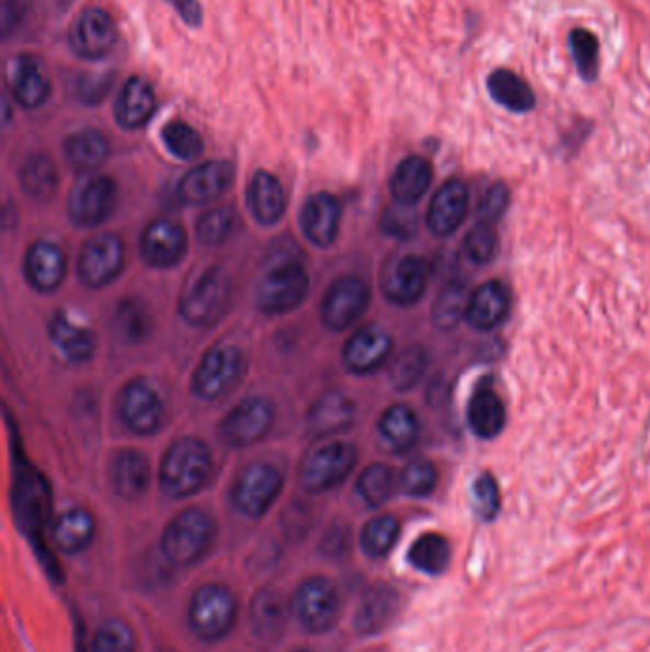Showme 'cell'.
I'll list each match as a JSON object with an SVG mask.
<instances>
[{
  "mask_svg": "<svg viewBox=\"0 0 650 652\" xmlns=\"http://www.w3.org/2000/svg\"><path fill=\"white\" fill-rule=\"evenodd\" d=\"M213 453L205 441L183 437L162 458L159 483L170 499H185L201 491L213 476Z\"/></svg>",
  "mask_w": 650,
  "mask_h": 652,
  "instance_id": "6da1fadb",
  "label": "cell"
},
{
  "mask_svg": "<svg viewBox=\"0 0 650 652\" xmlns=\"http://www.w3.org/2000/svg\"><path fill=\"white\" fill-rule=\"evenodd\" d=\"M216 525L208 513L190 507L175 515L162 535V553L170 563L191 567L213 548Z\"/></svg>",
  "mask_w": 650,
  "mask_h": 652,
  "instance_id": "7a4b0ae2",
  "label": "cell"
},
{
  "mask_svg": "<svg viewBox=\"0 0 650 652\" xmlns=\"http://www.w3.org/2000/svg\"><path fill=\"white\" fill-rule=\"evenodd\" d=\"M309 277L298 262L278 264L263 275L256 290V306L265 316H283L306 300Z\"/></svg>",
  "mask_w": 650,
  "mask_h": 652,
  "instance_id": "3957f363",
  "label": "cell"
},
{
  "mask_svg": "<svg viewBox=\"0 0 650 652\" xmlns=\"http://www.w3.org/2000/svg\"><path fill=\"white\" fill-rule=\"evenodd\" d=\"M237 602L221 584L198 587L190 605L191 630L203 641H219L233 628Z\"/></svg>",
  "mask_w": 650,
  "mask_h": 652,
  "instance_id": "277c9868",
  "label": "cell"
},
{
  "mask_svg": "<svg viewBox=\"0 0 650 652\" xmlns=\"http://www.w3.org/2000/svg\"><path fill=\"white\" fill-rule=\"evenodd\" d=\"M117 201V184L110 176L84 174L69 193L67 213L75 226L95 228L110 218Z\"/></svg>",
  "mask_w": 650,
  "mask_h": 652,
  "instance_id": "5b68a950",
  "label": "cell"
},
{
  "mask_svg": "<svg viewBox=\"0 0 650 652\" xmlns=\"http://www.w3.org/2000/svg\"><path fill=\"white\" fill-rule=\"evenodd\" d=\"M244 374V357L237 345L219 344L206 353L193 376V391L205 401H218L237 388Z\"/></svg>",
  "mask_w": 650,
  "mask_h": 652,
  "instance_id": "8992f818",
  "label": "cell"
},
{
  "mask_svg": "<svg viewBox=\"0 0 650 652\" xmlns=\"http://www.w3.org/2000/svg\"><path fill=\"white\" fill-rule=\"evenodd\" d=\"M357 462V453L350 443H329L315 448L301 464L300 481L307 492H324L344 483Z\"/></svg>",
  "mask_w": 650,
  "mask_h": 652,
  "instance_id": "52a82bcc",
  "label": "cell"
},
{
  "mask_svg": "<svg viewBox=\"0 0 650 652\" xmlns=\"http://www.w3.org/2000/svg\"><path fill=\"white\" fill-rule=\"evenodd\" d=\"M229 300V277L226 270L213 265L197 283L183 294L180 316L191 327H208L218 321Z\"/></svg>",
  "mask_w": 650,
  "mask_h": 652,
  "instance_id": "ba28073f",
  "label": "cell"
},
{
  "mask_svg": "<svg viewBox=\"0 0 650 652\" xmlns=\"http://www.w3.org/2000/svg\"><path fill=\"white\" fill-rule=\"evenodd\" d=\"M275 424V407L265 397H247L235 404L219 424V437L229 447L241 448L263 439Z\"/></svg>",
  "mask_w": 650,
  "mask_h": 652,
  "instance_id": "9c48e42d",
  "label": "cell"
},
{
  "mask_svg": "<svg viewBox=\"0 0 650 652\" xmlns=\"http://www.w3.org/2000/svg\"><path fill=\"white\" fill-rule=\"evenodd\" d=\"M283 489V477L270 464H250L231 489L233 506L247 517H262Z\"/></svg>",
  "mask_w": 650,
  "mask_h": 652,
  "instance_id": "30bf717a",
  "label": "cell"
},
{
  "mask_svg": "<svg viewBox=\"0 0 650 652\" xmlns=\"http://www.w3.org/2000/svg\"><path fill=\"white\" fill-rule=\"evenodd\" d=\"M293 613L298 622L311 633L330 630L337 624L340 613L337 587L322 576L306 580L294 594Z\"/></svg>",
  "mask_w": 650,
  "mask_h": 652,
  "instance_id": "8fae6325",
  "label": "cell"
},
{
  "mask_svg": "<svg viewBox=\"0 0 650 652\" xmlns=\"http://www.w3.org/2000/svg\"><path fill=\"white\" fill-rule=\"evenodd\" d=\"M125 267V244L117 235H95L84 242L79 256V277L90 288H102L117 279Z\"/></svg>",
  "mask_w": 650,
  "mask_h": 652,
  "instance_id": "7c38bea8",
  "label": "cell"
},
{
  "mask_svg": "<svg viewBox=\"0 0 650 652\" xmlns=\"http://www.w3.org/2000/svg\"><path fill=\"white\" fill-rule=\"evenodd\" d=\"M117 23L103 8H88L69 33V46L77 58L100 61L117 46Z\"/></svg>",
  "mask_w": 650,
  "mask_h": 652,
  "instance_id": "4fadbf2b",
  "label": "cell"
},
{
  "mask_svg": "<svg viewBox=\"0 0 650 652\" xmlns=\"http://www.w3.org/2000/svg\"><path fill=\"white\" fill-rule=\"evenodd\" d=\"M368 301L370 290L365 281L358 279L355 275H344L334 281L324 294L321 306L322 323L327 329L337 332L350 329L351 324L357 323L365 313Z\"/></svg>",
  "mask_w": 650,
  "mask_h": 652,
  "instance_id": "5bb4252c",
  "label": "cell"
},
{
  "mask_svg": "<svg viewBox=\"0 0 650 652\" xmlns=\"http://www.w3.org/2000/svg\"><path fill=\"white\" fill-rule=\"evenodd\" d=\"M118 412L123 424L136 435H153L164 424L161 396L147 380L126 384L118 399Z\"/></svg>",
  "mask_w": 650,
  "mask_h": 652,
  "instance_id": "9a60e30c",
  "label": "cell"
},
{
  "mask_svg": "<svg viewBox=\"0 0 650 652\" xmlns=\"http://www.w3.org/2000/svg\"><path fill=\"white\" fill-rule=\"evenodd\" d=\"M430 281L427 260L417 254L395 258L381 275V290L395 306H412L424 296Z\"/></svg>",
  "mask_w": 650,
  "mask_h": 652,
  "instance_id": "2e32d148",
  "label": "cell"
},
{
  "mask_svg": "<svg viewBox=\"0 0 650 652\" xmlns=\"http://www.w3.org/2000/svg\"><path fill=\"white\" fill-rule=\"evenodd\" d=\"M235 169L231 162L208 161L190 170L178 185V195L185 205H208L226 195L233 184Z\"/></svg>",
  "mask_w": 650,
  "mask_h": 652,
  "instance_id": "e0dca14e",
  "label": "cell"
},
{
  "mask_svg": "<svg viewBox=\"0 0 650 652\" xmlns=\"http://www.w3.org/2000/svg\"><path fill=\"white\" fill-rule=\"evenodd\" d=\"M141 256L151 267H174L187 252V235L180 224L155 220L141 235Z\"/></svg>",
  "mask_w": 650,
  "mask_h": 652,
  "instance_id": "ac0fdd59",
  "label": "cell"
},
{
  "mask_svg": "<svg viewBox=\"0 0 650 652\" xmlns=\"http://www.w3.org/2000/svg\"><path fill=\"white\" fill-rule=\"evenodd\" d=\"M394 342L386 330L368 324L355 330L344 347V363L353 374H373L388 361Z\"/></svg>",
  "mask_w": 650,
  "mask_h": 652,
  "instance_id": "d6986e66",
  "label": "cell"
},
{
  "mask_svg": "<svg viewBox=\"0 0 650 652\" xmlns=\"http://www.w3.org/2000/svg\"><path fill=\"white\" fill-rule=\"evenodd\" d=\"M14 512L18 523L30 535H38L44 521L48 519V487L35 469L18 473L14 484Z\"/></svg>",
  "mask_w": 650,
  "mask_h": 652,
  "instance_id": "ffe728a7",
  "label": "cell"
},
{
  "mask_svg": "<svg viewBox=\"0 0 650 652\" xmlns=\"http://www.w3.org/2000/svg\"><path fill=\"white\" fill-rule=\"evenodd\" d=\"M469 191L460 180H448L433 195L427 208V228L435 237H448L468 214Z\"/></svg>",
  "mask_w": 650,
  "mask_h": 652,
  "instance_id": "44dd1931",
  "label": "cell"
},
{
  "mask_svg": "<svg viewBox=\"0 0 650 652\" xmlns=\"http://www.w3.org/2000/svg\"><path fill=\"white\" fill-rule=\"evenodd\" d=\"M340 216L342 206L338 198L330 193H317L307 198L306 205L301 208V231L315 247L329 249L330 244L337 241Z\"/></svg>",
  "mask_w": 650,
  "mask_h": 652,
  "instance_id": "7402d4cb",
  "label": "cell"
},
{
  "mask_svg": "<svg viewBox=\"0 0 650 652\" xmlns=\"http://www.w3.org/2000/svg\"><path fill=\"white\" fill-rule=\"evenodd\" d=\"M8 82L15 102L25 110H37L50 98V81L43 66L31 56H18L10 61Z\"/></svg>",
  "mask_w": 650,
  "mask_h": 652,
  "instance_id": "603a6c76",
  "label": "cell"
},
{
  "mask_svg": "<svg viewBox=\"0 0 650 652\" xmlns=\"http://www.w3.org/2000/svg\"><path fill=\"white\" fill-rule=\"evenodd\" d=\"M66 254L58 244L37 241L25 256V277L38 293H54L66 279Z\"/></svg>",
  "mask_w": 650,
  "mask_h": 652,
  "instance_id": "cb8c5ba5",
  "label": "cell"
},
{
  "mask_svg": "<svg viewBox=\"0 0 650 652\" xmlns=\"http://www.w3.org/2000/svg\"><path fill=\"white\" fill-rule=\"evenodd\" d=\"M355 416V407L350 397L340 391L322 393L307 412V432L313 437H330L350 430Z\"/></svg>",
  "mask_w": 650,
  "mask_h": 652,
  "instance_id": "d4e9b609",
  "label": "cell"
},
{
  "mask_svg": "<svg viewBox=\"0 0 650 652\" xmlns=\"http://www.w3.org/2000/svg\"><path fill=\"white\" fill-rule=\"evenodd\" d=\"M510 313V293L502 283L490 281L469 296L466 321L471 329L489 332L504 323Z\"/></svg>",
  "mask_w": 650,
  "mask_h": 652,
  "instance_id": "484cf974",
  "label": "cell"
},
{
  "mask_svg": "<svg viewBox=\"0 0 650 652\" xmlns=\"http://www.w3.org/2000/svg\"><path fill=\"white\" fill-rule=\"evenodd\" d=\"M288 618L285 597L278 590L263 587L250 603V628L258 641L275 643L283 636Z\"/></svg>",
  "mask_w": 650,
  "mask_h": 652,
  "instance_id": "4316f807",
  "label": "cell"
},
{
  "mask_svg": "<svg viewBox=\"0 0 650 652\" xmlns=\"http://www.w3.org/2000/svg\"><path fill=\"white\" fill-rule=\"evenodd\" d=\"M155 107H157V100H155L153 87L141 77H130L123 84V90L118 92L115 118L121 128L138 130L153 117Z\"/></svg>",
  "mask_w": 650,
  "mask_h": 652,
  "instance_id": "83f0119b",
  "label": "cell"
},
{
  "mask_svg": "<svg viewBox=\"0 0 650 652\" xmlns=\"http://www.w3.org/2000/svg\"><path fill=\"white\" fill-rule=\"evenodd\" d=\"M48 334L54 347L69 363H87L92 359L95 352L94 332L73 321L66 311L52 317Z\"/></svg>",
  "mask_w": 650,
  "mask_h": 652,
  "instance_id": "f1b7e54d",
  "label": "cell"
},
{
  "mask_svg": "<svg viewBox=\"0 0 650 652\" xmlns=\"http://www.w3.org/2000/svg\"><path fill=\"white\" fill-rule=\"evenodd\" d=\"M432 180V162L424 157H418V155L407 157L397 164L391 182H389L391 197L395 203L414 206L427 193Z\"/></svg>",
  "mask_w": 650,
  "mask_h": 652,
  "instance_id": "f546056e",
  "label": "cell"
},
{
  "mask_svg": "<svg viewBox=\"0 0 650 652\" xmlns=\"http://www.w3.org/2000/svg\"><path fill=\"white\" fill-rule=\"evenodd\" d=\"M399 610V595L394 587L376 584L358 603L355 628L361 636H373L384 630Z\"/></svg>",
  "mask_w": 650,
  "mask_h": 652,
  "instance_id": "4dcf8cb0",
  "label": "cell"
},
{
  "mask_svg": "<svg viewBox=\"0 0 650 652\" xmlns=\"http://www.w3.org/2000/svg\"><path fill=\"white\" fill-rule=\"evenodd\" d=\"M487 90L492 102L517 115L528 113L536 107L533 87L512 69H505V67L494 69L487 79Z\"/></svg>",
  "mask_w": 650,
  "mask_h": 652,
  "instance_id": "1f68e13d",
  "label": "cell"
},
{
  "mask_svg": "<svg viewBox=\"0 0 650 652\" xmlns=\"http://www.w3.org/2000/svg\"><path fill=\"white\" fill-rule=\"evenodd\" d=\"M247 201H249L250 213L263 226L275 224L285 214V187L278 182L277 176H273L265 170H260L250 180Z\"/></svg>",
  "mask_w": 650,
  "mask_h": 652,
  "instance_id": "d6a6232c",
  "label": "cell"
},
{
  "mask_svg": "<svg viewBox=\"0 0 650 652\" xmlns=\"http://www.w3.org/2000/svg\"><path fill=\"white\" fill-rule=\"evenodd\" d=\"M113 487L121 499L138 500L151 483V466L138 450H123L113 462Z\"/></svg>",
  "mask_w": 650,
  "mask_h": 652,
  "instance_id": "836d02e7",
  "label": "cell"
},
{
  "mask_svg": "<svg viewBox=\"0 0 650 652\" xmlns=\"http://www.w3.org/2000/svg\"><path fill=\"white\" fill-rule=\"evenodd\" d=\"M110 140L95 128H84L71 134L64 144L66 159L79 172L100 169L110 157Z\"/></svg>",
  "mask_w": 650,
  "mask_h": 652,
  "instance_id": "e575fe53",
  "label": "cell"
},
{
  "mask_svg": "<svg viewBox=\"0 0 650 652\" xmlns=\"http://www.w3.org/2000/svg\"><path fill=\"white\" fill-rule=\"evenodd\" d=\"M468 424L481 439H494L504 430L505 407L492 389H477L469 399Z\"/></svg>",
  "mask_w": 650,
  "mask_h": 652,
  "instance_id": "d590c367",
  "label": "cell"
},
{
  "mask_svg": "<svg viewBox=\"0 0 650 652\" xmlns=\"http://www.w3.org/2000/svg\"><path fill=\"white\" fill-rule=\"evenodd\" d=\"M113 329L121 342L125 344H141L146 342L153 330V317L139 298H126L118 301L113 317Z\"/></svg>",
  "mask_w": 650,
  "mask_h": 652,
  "instance_id": "8d00e7d4",
  "label": "cell"
},
{
  "mask_svg": "<svg viewBox=\"0 0 650 652\" xmlns=\"http://www.w3.org/2000/svg\"><path fill=\"white\" fill-rule=\"evenodd\" d=\"M94 530V517L87 510H69L54 525V542L64 553H79L90 546Z\"/></svg>",
  "mask_w": 650,
  "mask_h": 652,
  "instance_id": "74e56055",
  "label": "cell"
},
{
  "mask_svg": "<svg viewBox=\"0 0 650 652\" xmlns=\"http://www.w3.org/2000/svg\"><path fill=\"white\" fill-rule=\"evenodd\" d=\"M378 427H380L381 439L397 453L409 450L417 443L418 433H420L417 414L404 404L389 407L388 411L381 414Z\"/></svg>",
  "mask_w": 650,
  "mask_h": 652,
  "instance_id": "f35d334b",
  "label": "cell"
},
{
  "mask_svg": "<svg viewBox=\"0 0 650 652\" xmlns=\"http://www.w3.org/2000/svg\"><path fill=\"white\" fill-rule=\"evenodd\" d=\"M20 182L30 197L50 201L58 190V170L50 157L33 155L20 170Z\"/></svg>",
  "mask_w": 650,
  "mask_h": 652,
  "instance_id": "ab89813d",
  "label": "cell"
},
{
  "mask_svg": "<svg viewBox=\"0 0 650 652\" xmlns=\"http://www.w3.org/2000/svg\"><path fill=\"white\" fill-rule=\"evenodd\" d=\"M569 48L580 79L584 82L597 81L601 73V45L597 35L584 27H574L569 33Z\"/></svg>",
  "mask_w": 650,
  "mask_h": 652,
  "instance_id": "60d3db41",
  "label": "cell"
},
{
  "mask_svg": "<svg viewBox=\"0 0 650 652\" xmlns=\"http://www.w3.org/2000/svg\"><path fill=\"white\" fill-rule=\"evenodd\" d=\"M409 561L418 571L437 576L445 572L451 563V546L446 542L445 536L435 533L420 536L417 542L410 546Z\"/></svg>",
  "mask_w": 650,
  "mask_h": 652,
  "instance_id": "b9f144b4",
  "label": "cell"
},
{
  "mask_svg": "<svg viewBox=\"0 0 650 652\" xmlns=\"http://www.w3.org/2000/svg\"><path fill=\"white\" fill-rule=\"evenodd\" d=\"M427 368V353L420 345H410L389 365V381L397 391L414 388Z\"/></svg>",
  "mask_w": 650,
  "mask_h": 652,
  "instance_id": "7bdbcfd3",
  "label": "cell"
},
{
  "mask_svg": "<svg viewBox=\"0 0 650 652\" xmlns=\"http://www.w3.org/2000/svg\"><path fill=\"white\" fill-rule=\"evenodd\" d=\"M399 538V523L394 515H380L366 523L361 535V544L366 556L384 558Z\"/></svg>",
  "mask_w": 650,
  "mask_h": 652,
  "instance_id": "ee69618b",
  "label": "cell"
},
{
  "mask_svg": "<svg viewBox=\"0 0 650 652\" xmlns=\"http://www.w3.org/2000/svg\"><path fill=\"white\" fill-rule=\"evenodd\" d=\"M394 471L384 464H373L361 473L357 491L368 506H384L394 494Z\"/></svg>",
  "mask_w": 650,
  "mask_h": 652,
  "instance_id": "f6af8a7d",
  "label": "cell"
},
{
  "mask_svg": "<svg viewBox=\"0 0 650 652\" xmlns=\"http://www.w3.org/2000/svg\"><path fill=\"white\" fill-rule=\"evenodd\" d=\"M162 141L169 149L170 155H174L180 161H191L197 159L203 153L205 144L201 134L193 126L183 123V121H172L162 128Z\"/></svg>",
  "mask_w": 650,
  "mask_h": 652,
  "instance_id": "bcb514c9",
  "label": "cell"
},
{
  "mask_svg": "<svg viewBox=\"0 0 650 652\" xmlns=\"http://www.w3.org/2000/svg\"><path fill=\"white\" fill-rule=\"evenodd\" d=\"M235 228H237V214L233 208L216 206L198 218V241L205 247H218L233 235Z\"/></svg>",
  "mask_w": 650,
  "mask_h": 652,
  "instance_id": "7dc6e473",
  "label": "cell"
},
{
  "mask_svg": "<svg viewBox=\"0 0 650 652\" xmlns=\"http://www.w3.org/2000/svg\"><path fill=\"white\" fill-rule=\"evenodd\" d=\"M468 301L464 286H446L445 290L438 294L437 301L433 306V323L437 324L438 329H453L461 317L466 319Z\"/></svg>",
  "mask_w": 650,
  "mask_h": 652,
  "instance_id": "c3c4849f",
  "label": "cell"
},
{
  "mask_svg": "<svg viewBox=\"0 0 650 652\" xmlns=\"http://www.w3.org/2000/svg\"><path fill=\"white\" fill-rule=\"evenodd\" d=\"M92 652H136L134 633L123 620H105L94 631Z\"/></svg>",
  "mask_w": 650,
  "mask_h": 652,
  "instance_id": "681fc988",
  "label": "cell"
},
{
  "mask_svg": "<svg viewBox=\"0 0 650 652\" xmlns=\"http://www.w3.org/2000/svg\"><path fill=\"white\" fill-rule=\"evenodd\" d=\"M466 256L477 265L489 264L497 256L498 235L494 224L489 221H479L477 226L469 229L464 241Z\"/></svg>",
  "mask_w": 650,
  "mask_h": 652,
  "instance_id": "f907efd6",
  "label": "cell"
},
{
  "mask_svg": "<svg viewBox=\"0 0 650 652\" xmlns=\"http://www.w3.org/2000/svg\"><path fill=\"white\" fill-rule=\"evenodd\" d=\"M437 487V469L427 460H417L402 469L401 489L409 496H427Z\"/></svg>",
  "mask_w": 650,
  "mask_h": 652,
  "instance_id": "816d5d0a",
  "label": "cell"
},
{
  "mask_svg": "<svg viewBox=\"0 0 650 652\" xmlns=\"http://www.w3.org/2000/svg\"><path fill=\"white\" fill-rule=\"evenodd\" d=\"M380 226L388 237H395V239H401V241L410 239L412 235L417 233V210H414V206L394 203L384 210Z\"/></svg>",
  "mask_w": 650,
  "mask_h": 652,
  "instance_id": "f5cc1de1",
  "label": "cell"
},
{
  "mask_svg": "<svg viewBox=\"0 0 650 652\" xmlns=\"http://www.w3.org/2000/svg\"><path fill=\"white\" fill-rule=\"evenodd\" d=\"M474 504L482 521H492L500 512V489L490 473L477 477L474 483Z\"/></svg>",
  "mask_w": 650,
  "mask_h": 652,
  "instance_id": "db71d44e",
  "label": "cell"
},
{
  "mask_svg": "<svg viewBox=\"0 0 650 652\" xmlns=\"http://www.w3.org/2000/svg\"><path fill=\"white\" fill-rule=\"evenodd\" d=\"M281 527H283L286 540H290V542L301 540L309 533V527H311V512H309V507L306 504H300V502L290 504V506L286 507L285 513H283Z\"/></svg>",
  "mask_w": 650,
  "mask_h": 652,
  "instance_id": "11a10c76",
  "label": "cell"
},
{
  "mask_svg": "<svg viewBox=\"0 0 650 652\" xmlns=\"http://www.w3.org/2000/svg\"><path fill=\"white\" fill-rule=\"evenodd\" d=\"M508 205H510V190H508V185L502 184V182L490 185L489 191L482 197L481 206H479L481 221L497 224L502 218V214L508 210Z\"/></svg>",
  "mask_w": 650,
  "mask_h": 652,
  "instance_id": "9f6ffc18",
  "label": "cell"
},
{
  "mask_svg": "<svg viewBox=\"0 0 650 652\" xmlns=\"http://www.w3.org/2000/svg\"><path fill=\"white\" fill-rule=\"evenodd\" d=\"M351 548V533L345 525H332L327 530V535L322 536L321 550L322 556L330 559L344 558L345 553Z\"/></svg>",
  "mask_w": 650,
  "mask_h": 652,
  "instance_id": "6f0895ef",
  "label": "cell"
},
{
  "mask_svg": "<svg viewBox=\"0 0 650 652\" xmlns=\"http://www.w3.org/2000/svg\"><path fill=\"white\" fill-rule=\"evenodd\" d=\"M167 2L174 7L175 12L190 27H201L203 7L198 4L197 0H167Z\"/></svg>",
  "mask_w": 650,
  "mask_h": 652,
  "instance_id": "680465c9",
  "label": "cell"
},
{
  "mask_svg": "<svg viewBox=\"0 0 650 652\" xmlns=\"http://www.w3.org/2000/svg\"><path fill=\"white\" fill-rule=\"evenodd\" d=\"M298 652H307V651H298Z\"/></svg>",
  "mask_w": 650,
  "mask_h": 652,
  "instance_id": "91938a15",
  "label": "cell"
}]
</instances>
